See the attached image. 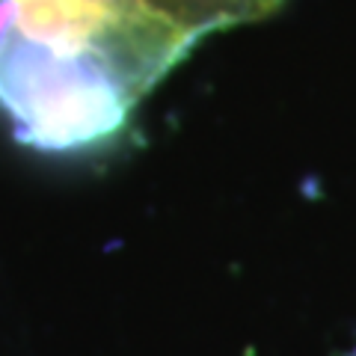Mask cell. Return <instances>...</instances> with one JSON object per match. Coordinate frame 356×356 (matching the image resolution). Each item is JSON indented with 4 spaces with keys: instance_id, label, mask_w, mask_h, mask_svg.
Here are the masks:
<instances>
[{
    "instance_id": "obj_1",
    "label": "cell",
    "mask_w": 356,
    "mask_h": 356,
    "mask_svg": "<svg viewBox=\"0 0 356 356\" xmlns=\"http://www.w3.org/2000/svg\"><path fill=\"white\" fill-rule=\"evenodd\" d=\"M288 0H0V113L27 146L113 140L202 39Z\"/></svg>"
}]
</instances>
